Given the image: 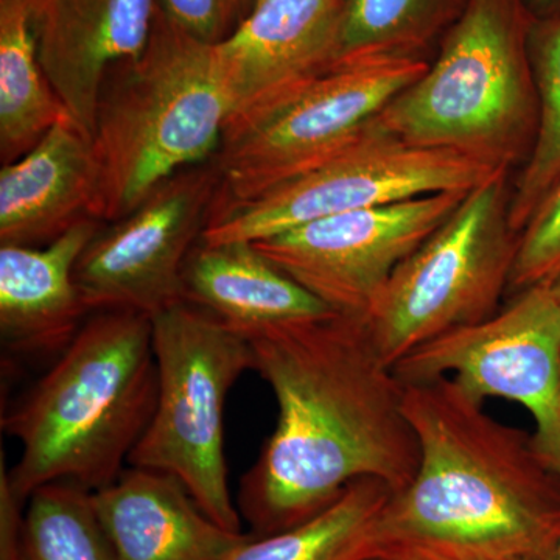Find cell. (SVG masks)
Listing matches in <instances>:
<instances>
[{
    "label": "cell",
    "instance_id": "cell-1",
    "mask_svg": "<svg viewBox=\"0 0 560 560\" xmlns=\"http://www.w3.org/2000/svg\"><path fill=\"white\" fill-rule=\"evenodd\" d=\"M242 335L278 404L276 429L238 486L254 539L308 521L353 481L372 478L393 493L410 485L420 448L405 383L364 318L331 313Z\"/></svg>",
    "mask_w": 560,
    "mask_h": 560
},
{
    "label": "cell",
    "instance_id": "cell-2",
    "mask_svg": "<svg viewBox=\"0 0 560 560\" xmlns=\"http://www.w3.org/2000/svg\"><path fill=\"white\" fill-rule=\"evenodd\" d=\"M418 471L378 518L382 556L558 560L560 471L533 434L501 423L451 377L405 385Z\"/></svg>",
    "mask_w": 560,
    "mask_h": 560
},
{
    "label": "cell",
    "instance_id": "cell-3",
    "mask_svg": "<svg viewBox=\"0 0 560 560\" xmlns=\"http://www.w3.org/2000/svg\"><path fill=\"white\" fill-rule=\"evenodd\" d=\"M158 400L150 316L92 313L50 370L2 415L21 442L7 470L24 503L36 489L72 482L97 492L113 485L145 433Z\"/></svg>",
    "mask_w": 560,
    "mask_h": 560
},
{
    "label": "cell",
    "instance_id": "cell-4",
    "mask_svg": "<svg viewBox=\"0 0 560 560\" xmlns=\"http://www.w3.org/2000/svg\"><path fill=\"white\" fill-rule=\"evenodd\" d=\"M231 116L215 47L161 5L147 49L110 69L98 95L92 140L103 223L128 215L176 173L212 161Z\"/></svg>",
    "mask_w": 560,
    "mask_h": 560
},
{
    "label": "cell",
    "instance_id": "cell-5",
    "mask_svg": "<svg viewBox=\"0 0 560 560\" xmlns=\"http://www.w3.org/2000/svg\"><path fill=\"white\" fill-rule=\"evenodd\" d=\"M523 0H470L429 69L378 120L412 145L459 151L511 171L528 161L539 98Z\"/></svg>",
    "mask_w": 560,
    "mask_h": 560
},
{
    "label": "cell",
    "instance_id": "cell-6",
    "mask_svg": "<svg viewBox=\"0 0 560 560\" xmlns=\"http://www.w3.org/2000/svg\"><path fill=\"white\" fill-rule=\"evenodd\" d=\"M151 327L156 408L128 463L178 478L221 528L243 533L228 481L223 415L232 386L253 370L249 342L187 302L158 313Z\"/></svg>",
    "mask_w": 560,
    "mask_h": 560
},
{
    "label": "cell",
    "instance_id": "cell-7",
    "mask_svg": "<svg viewBox=\"0 0 560 560\" xmlns=\"http://www.w3.org/2000/svg\"><path fill=\"white\" fill-rule=\"evenodd\" d=\"M508 175L497 173L470 190L401 261L371 305L364 323L389 366L434 338L500 311L518 241L511 226Z\"/></svg>",
    "mask_w": 560,
    "mask_h": 560
},
{
    "label": "cell",
    "instance_id": "cell-8",
    "mask_svg": "<svg viewBox=\"0 0 560 560\" xmlns=\"http://www.w3.org/2000/svg\"><path fill=\"white\" fill-rule=\"evenodd\" d=\"M503 171L459 151L412 145L377 116L307 171L248 200L213 210L200 242L254 243L350 210L427 195L469 194Z\"/></svg>",
    "mask_w": 560,
    "mask_h": 560
},
{
    "label": "cell",
    "instance_id": "cell-9",
    "mask_svg": "<svg viewBox=\"0 0 560 560\" xmlns=\"http://www.w3.org/2000/svg\"><path fill=\"white\" fill-rule=\"evenodd\" d=\"M429 65L412 58L340 62L285 97L232 117L212 160L219 187L210 213L326 160L359 136Z\"/></svg>",
    "mask_w": 560,
    "mask_h": 560
},
{
    "label": "cell",
    "instance_id": "cell-10",
    "mask_svg": "<svg viewBox=\"0 0 560 560\" xmlns=\"http://www.w3.org/2000/svg\"><path fill=\"white\" fill-rule=\"evenodd\" d=\"M405 385L451 377L485 404L503 399L533 416V436L560 471V305L550 283L518 291L510 304L412 350L394 366Z\"/></svg>",
    "mask_w": 560,
    "mask_h": 560
},
{
    "label": "cell",
    "instance_id": "cell-11",
    "mask_svg": "<svg viewBox=\"0 0 560 560\" xmlns=\"http://www.w3.org/2000/svg\"><path fill=\"white\" fill-rule=\"evenodd\" d=\"M219 172L213 162L161 183L128 215L106 223L73 271L91 315L131 311L156 316L184 302V267L208 224Z\"/></svg>",
    "mask_w": 560,
    "mask_h": 560
},
{
    "label": "cell",
    "instance_id": "cell-12",
    "mask_svg": "<svg viewBox=\"0 0 560 560\" xmlns=\"http://www.w3.org/2000/svg\"><path fill=\"white\" fill-rule=\"evenodd\" d=\"M466 195H427L350 210L253 245L335 313L364 318L396 268L455 212Z\"/></svg>",
    "mask_w": 560,
    "mask_h": 560
},
{
    "label": "cell",
    "instance_id": "cell-13",
    "mask_svg": "<svg viewBox=\"0 0 560 560\" xmlns=\"http://www.w3.org/2000/svg\"><path fill=\"white\" fill-rule=\"evenodd\" d=\"M342 0H257L215 44L232 117L285 97L338 61Z\"/></svg>",
    "mask_w": 560,
    "mask_h": 560
},
{
    "label": "cell",
    "instance_id": "cell-14",
    "mask_svg": "<svg viewBox=\"0 0 560 560\" xmlns=\"http://www.w3.org/2000/svg\"><path fill=\"white\" fill-rule=\"evenodd\" d=\"M160 9L161 0H35L40 66L88 135L106 75L147 49Z\"/></svg>",
    "mask_w": 560,
    "mask_h": 560
},
{
    "label": "cell",
    "instance_id": "cell-15",
    "mask_svg": "<svg viewBox=\"0 0 560 560\" xmlns=\"http://www.w3.org/2000/svg\"><path fill=\"white\" fill-rule=\"evenodd\" d=\"M86 219L101 220V164L92 136L66 117L2 165L0 245L39 248Z\"/></svg>",
    "mask_w": 560,
    "mask_h": 560
},
{
    "label": "cell",
    "instance_id": "cell-16",
    "mask_svg": "<svg viewBox=\"0 0 560 560\" xmlns=\"http://www.w3.org/2000/svg\"><path fill=\"white\" fill-rule=\"evenodd\" d=\"M92 503L117 560H228L253 537L221 528L165 471L128 467Z\"/></svg>",
    "mask_w": 560,
    "mask_h": 560
},
{
    "label": "cell",
    "instance_id": "cell-17",
    "mask_svg": "<svg viewBox=\"0 0 560 560\" xmlns=\"http://www.w3.org/2000/svg\"><path fill=\"white\" fill-rule=\"evenodd\" d=\"M86 219L39 248L0 245V340L16 355H60L91 313L73 271L102 230Z\"/></svg>",
    "mask_w": 560,
    "mask_h": 560
},
{
    "label": "cell",
    "instance_id": "cell-18",
    "mask_svg": "<svg viewBox=\"0 0 560 560\" xmlns=\"http://www.w3.org/2000/svg\"><path fill=\"white\" fill-rule=\"evenodd\" d=\"M184 302L241 334L335 313L248 242H198L184 267Z\"/></svg>",
    "mask_w": 560,
    "mask_h": 560
},
{
    "label": "cell",
    "instance_id": "cell-19",
    "mask_svg": "<svg viewBox=\"0 0 560 560\" xmlns=\"http://www.w3.org/2000/svg\"><path fill=\"white\" fill-rule=\"evenodd\" d=\"M35 0H0V160L9 164L70 117L39 61Z\"/></svg>",
    "mask_w": 560,
    "mask_h": 560
},
{
    "label": "cell",
    "instance_id": "cell-20",
    "mask_svg": "<svg viewBox=\"0 0 560 560\" xmlns=\"http://www.w3.org/2000/svg\"><path fill=\"white\" fill-rule=\"evenodd\" d=\"M393 490L363 478L308 521L267 537H250L228 560H368L382 556L378 518Z\"/></svg>",
    "mask_w": 560,
    "mask_h": 560
},
{
    "label": "cell",
    "instance_id": "cell-21",
    "mask_svg": "<svg viewBox=\"0 0 560 560\" xmlns=\"http://www.w3.org/2000/svg\"><path fill=\"white\" fill-rule=\"evenodd\" d=\"M470 0H342L338 61L427 60ZM335 65V66H337Z\"/></svg>",
    "mask_w": 560,
    "mask_h": 560
},
{
    "label": "cell",
    "instance_id": "cell-22",
    "mask_svg": "<svg viewBox=\"0 0 560 560\" xmlns=\"http://www.w3.org/2000/svg\"><path fill=\"white\" fill-rule=\"evenodd\" d=\"M529 55L539 98V127L511 195V226L521 232L560 178V18L534 20Z\"/></svg>",
    "mask_w": 560,
    "mask_h": 560
},
{
    "label": "cell",
    "instance_id": "cell-23",
    "mask_svg": "<svg viewBox=\"0 0 560 560\" xmlns=\"http://www.w3.org/2000/svg\"><path fill=\"white\" fill-rule=\"evenodd\" d=\"M27 503L20 560H117L90 490L51 482Z\"/></svg>",
    "mask_w": 560,
    "mask_h": 560
},
{
    "label": "cell",
    "instance_id": "cell-24",
    "mask_svg": "<svg viewBox=\"0 0 560 560\" xmlns=\"http://www.w3.org/2000/svg\"><path fill=\"white\" fill-rule=\"evenodd\" d=\"M559 275L560 178L518 232L510 291L515 294L529 287L551 283Z\"/></svg>",
    "mask_w": 560,
    "mask_h": 560
},
{
    "label": "cell",
    "instance_id": "cell-25",
    "mask_svg": "<svg viewBox=\"0 0 560 560\" xmlns=\"http://www.w3.org/2000/svg\"><path fill=\"white\" fill-rule=\"evenodd\" d=\"M257 0H161L176 24L206 44L223 43L249 16Z\"/></svg>",
    "mask_w": 560,
    "mask_h": 560
},
{
    "label": "cell",
    "instance_id": "cell-26",
    "mask_svg": "<svg viewBox=\"0 0 560 560\" xmlns=\"http://www.w3.org/2000/svg\"><path fill=\"white\" fill-rule=\"evenodd\" d=\"M24 501L11 489L5 460L0 463V560H20Z\"/></svg>",
    "mask_w": 560,
    "mask_h": 560
},
{
    "label": "cell",
    "instance_id": "cell-27",
    "mask_svg": "<svg viewBox=\"0 0 560 560\" xmlns=\"http://www.w3.org/2000/svg\"><path fill=\"white\" fill-rule=\"evenodd\" d=\"M534 20L560 18V0H523Z\"/></svg>",
    "mask_w": 560,
    "mask_h": 560
},
{
    "label": "cell",
    "instance_id": "cell-28",
    "mask_svg": "<svg viewBox=\"0 0 560 560\" xmlns=\"http://www.w3.org/2000/svg\"><path fill=\"white\" fill-rule=\"evenodd\" d=\"M385 558L388 560H444L433 558V556L422 555V552H412V551H394L385 555Z\"/></svg>",
    "mask_w": 560,
    "mask_h": 560
},
{
    "label": "cell",
    "instance_id": "cell-29",
    "mask_svg": "<svg viewBox=\"0 0 560 560\" xmlns=\"http://www.w3.org/2000/svg\"><path fill=\"white\" fill-rule=\"evenodd\" d=\"M550 287L552 290V294H555L556 301H558L560 305V275L558 276V278L552 280Z\"/></svg>",
    "mask_w": 560,
    "mask_h": 560
},
{
    "label": "cell",
    "instance_id": "cell-30",
    "mask_svg": "<svg viewBox=\"0 0 560 560\" xmlns=\"http://www.w3.org/2000/svg\"><path fill=\"white\" fill-rule=\"evenodd\" d=\"M368 560H388L385 558V556H377V558H372V559H368Z\"/></svg>",
    "mask_w": 560,
    "mask_h": 560
},
{
    "label": "cell",
    "instance_id": "cell-31",
    "mask_svg": "<svg viewBox=\"0 0 560 560\" xmlns=\"http://www.w3.org/2000/svg\"><path fill=\"white\" fill-rule=\"evenodd\" d=\"M558 560H560V548H559V555H558Z\"/></svg>",
    "mask_w": 560,
    "mask_h": 560
}]
</instances>
